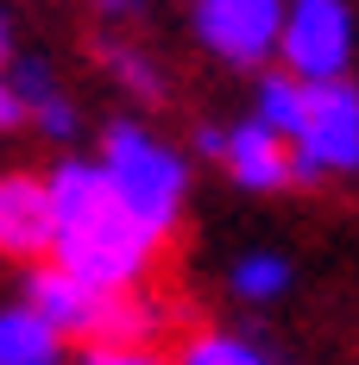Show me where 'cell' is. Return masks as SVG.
Returning a JSON list of instances; mask_svg holds the SVG:
<instances>
[{"label":"cell","mask_w":359,"mask_h":365,"mask_svg":"<svg viewBox=\"0 0 359 365\" xmlns=\"http://www.w3.org/2000/svg\"><path fill=\"white\" fill-rule=\"evenodd\" d=\"M0 252L6 258H38L57 252V195L51 177H0Z\"/></svg>","instance_id":"8992f818"},{"label":"cell","mask_w":359,"mask_h":365,"mask_svg":"<svg viewBox=\"0 0 359 365\" xmlns=\"http://www.w3.org/2000/svg\"><path fill=\"white\" fill-rule=\"evenodd\" d=\"M278 51H284L290 76H303L309 88L315 82H340L347 57H353V13H347V0H290Z\"/></svg>","instance_id":"3957f363"},{"label":"cell","mask_w":359,"mask_h":365,"mask_svg":"<svg viewBox=\"0 0 359 365\" xmlns=\"http://www.w3.org/2000/svg\"><path fill=\"white\" fill-rule=\"evenodd\" d=\"M221 164L233 170L240 189H284V182H296V145L278 139L271 126H258V120L227 133V158Z\"/></svg>","instance_id":"ba28073f"},{"label":"cell","mask_w":359,"mask_h":365,"mask_svg":"<svg viewBox=\"0 0 359 365\" xmlns=\"http://www.w3.org/2000/svg\"><path fill=\"white\" fill-rule=\"evenodd\" d=\"M258 126H271L278 139H303V120H309V82L303 76H258V113H252Z\"/></svg>","instance_id":"30bf717a"},{"label":"cell","mask_w":359,"mask_h":365,"mask_svg":"<svg viewBox=\"0 0 359 365\" xmlns=\"http://www.w3.org/2000/svg\"><path fill=\"white\" fill-rule=\"evenodd\" d=\"M290 0H202L196 6V32L202 44L227 63H258L284 44Z\"/></svg>","instance_id":"5b68a950"},{"label":"cell","mask_w":359,"mask_h":365,"mask_svg":"<svg viewBox=\"0 0 359 365\" xmlns=\"http://www.w3.org/2000/svg\"><path fill=\"white\" fill-rule=\"evenodd\" d=\"M57 340L64 334L51 328L38 309H0V365H64L57 353Z\"/></svg>","instance_id":"9c48e42d"},{"label":"cell","mask_w":359,"mask_h":365,"mask_svg":"<svg viewBox=\"0 0 359 365\" xmlns=\"http://www.w3.org/2000/svg\"><path fill=\"white\" fill-rule=\"evenodd\" d=\"M108 63H113V76H120L133 95H158V70L145 63L139 51H126V44H108Z\"/></svg>","instance_id":"5bb4252c"},{"label":"cell","mask_w":359,"mask_h":365,"mask_svg":"<svg viewBox=\"0 0 359 365\" xmlns=\"http://www.w3.org/2000/svg\"><path fill=\"white\" fill-rule=\"evenodd\" d=\"M19 120H26V101H19L13 76H0V133H6V126H19Z\"/></svg>","instance_id":"e0dca14e"},{"label":"cell","mask_w":359,"mask_h":365,"mask_svg":"<svg viewBox=\"0 0 359 365\" xmlns=\"http://www.w3.org/2000/svg\"><path fill=\"white\" fill-rule=\"evenodd\" d=\"M82 365H171V359H158V353H145V346H89Z\"/></svg>","instance_id":"9a60e30c"},{"label":"cell","mask_w":359,"mask_h":365,"mask_svg":"<svg viewBox=\"0 0 359 365\" xmlns=\"http://www.w3.org/2000/svg\"><path fill=\"white\" fill-rule=\"evenodd\" d=\"M183 365H271L252 340H233V334H202V340H189V353Z\"/></svg>","instance_id":"7c38bea8"},{"label":"cell","mask_w":359,"mask_h":365,"mask_svg":"<svg viewBox=\"0 0 359 365\" xmlns=\"http://www.w3.org/2000/svg\"><path fill=\"white\" fill-rule=\"evenodd\" d=\"M51 195H57V264L108 296L133 290L158 240L113 195L108 170L89 158H64L51 170Z\"/></svg>","instance_id":"6da1fadb"},{"label":"cell","mask_w":359,"mask_h":365,"mask_svg":"<svg viewBox=\"0 0 359 365\" xmlns=\"http://www.w3.org/2000/svg\"><path fill=\"white\" fill-rule=\"evenodd\" d=\"M108 158H101V170H108L113 195L133 208V220H139L151 240H164L171 227H177V208H183V158L171 145H158L145 126H133V120H113L108 126Z\"/></svg>","instance_id":"7a4b0ae2"},{"label":"cell","mask_w":359,"mask_h":365,"mask_svg":"<svg viewBox=\"0 0 359 365\" xmlns=\"http://www.w3.org/2000/svg\"><path fill=\"white\" fill-rule=\"evenodd\" d=\"M233 290L246 296V302H271V296L290 290V264L278 252H246L233 264Z\"/></svg>","instance_id":"8fae6325"},{"label":"cell","mask_w":359,"mask_h":365,"mask_svg":"<svg viewBox=\"0 0 359 365\" xmlns=\"http://www.w3.org/2000/svg\"><path fill=\"white\" fill-rule=\"evenodd\" d=\"M328 170H359V88L347 82L309 88V120L296 139V182H315Z\"/></svg>","instance_id":"277c9868"},{"label":"cell","mask_w":359,"mask_h":365,"mask_svg":"<svg viewBox=\"0 0 359 365\" xmlns=\"http://www.w3.org/2000/svg\"><path fill=\"white\" fill-rule=\"evenodd\" d=\"M0 57H6V19H0Z\"/></svg>","instance_id":"ac0fdd59"},{"label":"cell","mask_w":359,"mask_h":365,"mask_svg":"<svg viewBox=\"0 0 359 365\" xmlns=\"http://www.w3.org/2000/svg\"><path fill=\"white\" fill-rule=\"evenodd\" d=\"M13 88H19V101H26V113L51 108V101H64V95H57V82H51V70H44V63H32V57H26L19 70H13Z\"/></svg>","instance_id":"4fadbf2b"},{"label":"cell","mask_w":359,"mask_h":365,"mask_svg":"<svg viewBox=\"0 0 359 365\" xmlns=\"http://www.w3.org/2000/svg\"><path fill=\"white\" fill-rule=\"evenodd\" d=\"M108 290H95V284H82L76 271L64 264H44L26 277V309H38L44 322L57 334H89V346L101 340V322H108Z\"/></svg>","instance_id":"52a82bcc"},{"label":"cell","mask_w":359,"mask_h":365,"mask_svg":"<svg viewBox=\"0 0 359 365\" xmlns=\"http://www.w3.org/2000/svg\"><path fill=\"white\" fill-rule=\"evenodd\" d=\"M32 120L44 126V133H51V139H70V133H76V113L64 108V101H51V108H38Z\"/></svg>","instance_id":"2e32d148"},{"label":"cell","mask_w":359,"mask_h":365,"mask_svg":"<svg viewBox=\"0 0 359 365\" xmlns=\"http://www.w3.org/2000/svg\"><path fill=\"white\" fill-rule=\"evenodd\" d=\"M108 6H133V0H108Z\"/></svg>","instance_id":"d6986e66"}]
</instances>
